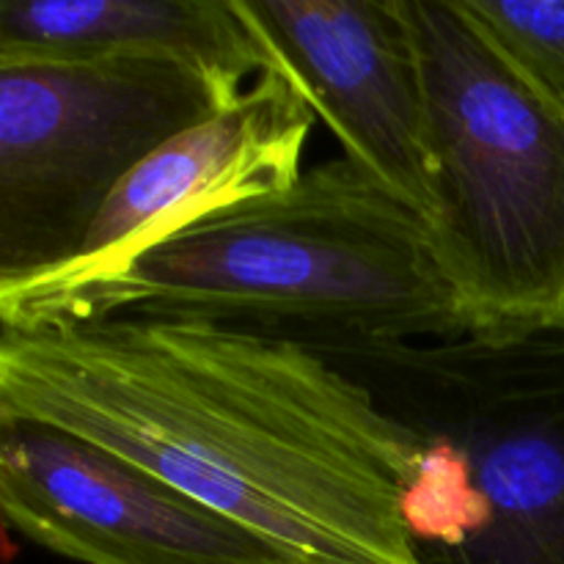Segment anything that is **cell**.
<instances>
[{
  "label": "cell",
  "mask_w": 564,
  "mask_h": 564,
  "mask_svg": "<svg viewBox=\"0 0 564 564\" xmlns=\"http://www.w3.org/2000/svg\"><path fill=\"white\" fill-rule=\"evenodd\" d=\"M314 124L295 83L264 72L237 102L171 135L127 174L75 262L0 286L75 284L204 215L286 191L303 176Z\"/></svg>",
  "instance_id": "8"
},
{
  "label": "cell",
  "mask_w": 564,
  "mask_h": 564,
  "mask_svg": "<svg viewBox=\"0 0 564 564\" xmlns=\"http://www.w3.org/2000/svg\"><path fill=\"white\" fill-rule=\"evenodd\" d=\"M427 105L435 257L466 336H564V113L463 0H402Z\"/></svg>",
  "instance_id": "4"
},
{
  "label": "cell",
  "mask_w": 564,
  "mask_h": 564,
  "mask_svg": "<svg viewBox=\"0 0 564 564\" xmlns=\"http://www.w3.org/2000/svg\"><path fill=\"white\" fill-rule=\"evenodd\" d=\"M163 55L242 97L268 72L237 0H0V61Z\"/></svg>",
  "instance_id": "9"
},
{
  "label": "cell",
  "mask_w": 564,
  "mask_h": 564,
  "mask_svg": "<svg viewBox=\"0 0 564 564\" xmlns=\"http://www.w3.org/2000/svg\"><path fill=\"white\" fill-rule=\"evenodd\" d=\"M237 99L163 55L0 61V284L75 262L127 174Z\"/></svg>",
  "instance_id": "5"
},
{
  "label": "cell",
  "mask_w": 564,
  "mask_h": 564,
  "mask_svg": "<svg viewBox=\"0 0 564 564\" xmlns=\"http://www.w3.org/2000/svg\"><path fill=\"white\" fill-rule=\"evenodd\" d=\"M0 416L77 435L306 564H422L416 444L301 341L174 317L0 328Z\"/></svg>",
  "instance_id": "1"
},
{
  "label": "cell",
  "mask_w": 564,
  "mask_h": 564,
  "mask_svg": "<svg viewBox=\"0 0 564 564\" xmlns=\"http://www.w3.org/2000/svg\"><path fill=\"white\" fill-rule=\"evenodd\" d=\"M0 512L80 564H306L124 457L25 419L0 416Z\"/></svg>",
  "instance_id": "6"
},
{
  "label": "cell",
  "mask_w": 564,
  "mask_h": 564,
  "mask_svg": "<svg viewBox=\"0 0 564 564\" xmlns=\"http://www.w3.org/2000/svg\"><path fill=\"white\" fill-rule=\"evenodd\" d=\"M496 47L564 113V0H463Z\"/></svg>",
  "instance_id": "10"
},
{
  "label": "cell",
  "mask_w": 564,
  "mask_h": 564,
  "mask_svg": "<svg viewBox=\"0 0 564 564\" xmlns=\"http://www.w3.org/2000/svg\"><path fill=\"white\" fill-rule=\"evenodd\" d=\"M268 72L295 83L341 158L433 220L422 72L402 0H237Z\"/></svg>",
  "instance_id": "7"
},
{
  "label": "cell",
  "mask_w": 564,
  "mask_h": 564,
  "mask_svg": "<svg viewBox=\"0 0 564 564\" xmlns=\"http://www.w3.org/2000/svg\"><path fill=\"white\" fill-rule=\"evenodd\" d=\"M416 444L402 499L422 564H564V336L314 350Z\"/></svg>",
  "instance_id": "3"
},
{
  "label": "cell",
  "mask_w": 564,
  "mask_h": 564,
  "mask_svg": "<svg viewBox=\"0 0 564 564\" xmlns=\"http://www.w3.org/2000/svg\"><path fill=\"white\" fill-rule=\"evenodd\" d=\"M174 317L312 350L466 336L422 215L347 158L64 286H0V328Z\"/></svg>",
  "instance_id": "2"
}]
</instances>
